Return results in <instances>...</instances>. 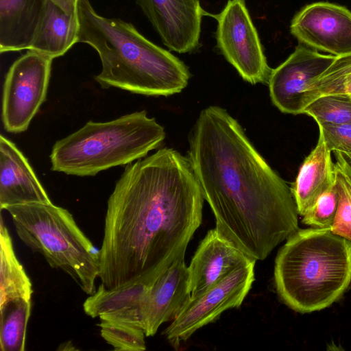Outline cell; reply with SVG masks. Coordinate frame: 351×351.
<instances>
[{"label":"cell","instance_id":"6da1fadb","mask_svg":"<svg viewBox=\"0 0 351 351\" xmlns=\"http://www.w3.org/2000/svg\"><path fill=\"white\" fill-rule=\"evenodd\" d=\"M204 199L189 158L175 149L127 165L107 202L101 284L152 285L184 258L202 223Z\"/></svg>","mask_w":351,"mask_h":351},{"label":"cell","instance_id":"7a4b0ae2","mask_svg":"<svg viewBox=\"0 0 351 351\" xmlns=\"http://www.w3.org/2000/svg\"><path fill=\"white\" fill-rule=\"evenodd\" d=\"M189 160L215 228L250 258L265 259L298 229L291 189L225 109H203L189 136Z\"/></svg>","mask_w":351,"mask_h":351},{"label":"cell","instance_id":"3957f363","mask_svg":"<svg viewBox=\"0 0 351 351\" xmlns=\"http://www.w3.org/2000/svg\"><path fill=\"white\" fill-rule=\"evenodd\" d=\"M78 43L90 45L100 58L94 77L102 88L169 96L181 92L190 73L182 61L144 37L130 23L99 15L89 0H79Z\"/></svg>","mask_w":351,"mask_h":351},{"label":"cell","instance_id":"277c9868","mask_svg":"<svg viewBox=\"0 0 351 351\" xmlns=\"http://www.w3.org/2000/svg\"><path fill=\"white\" fill-rule=\"evenodd\" d=\"M274 278L280 298L292 310L326 308L351 282V242L330 228L298 229L278 250Z\"/></svg>","mask_w":351,"mask_h":351},{"label":"cell","instance_id":"5b68a950","mask_svg":"<svg viewBox=\"0 0 351 351\" xmlns=\"http://www.w3.org/2000/svg\"><path fill=\"white\" fill-rule=\"evenodd\" d=\"M165 136L163 127L145 110L106 122L89 121L55 143L50 154L51 170L93 176L144 158L158 148Z\"/></svg>","mask_w":351,"mask_h":351},{"label":"cell","instance_id":"8992f818","mask_svg":"<svg viewBox=\"0 0 351 351\" xmlns=\"http://www.w3.org/2000/svg\"><path fill=\"white\" fill-rule=\"evenodd\" d=\"M16 232L31 250L69 275L86 294L96 291L99 250L93 245L66 209L49 203L7 206Z\"/></svg>","mask_w":351,"mask_h":351},{"label":"cell","instance_id":"52a82bcc","mask_svg":"<svg viewBox=\"0 0 351 351\" xmlns=\"http://www.w3.org/2000/svg\"><path fill=\"white\" fill-rule=\"evenodd\" d=\"M255 260L231 271L199 295L191 297L164 334L176 349L225 311L239 307L255 280Z\"/></svg>","mask_w":351,"mask_h":351},{"label":"cell","instance_id":"ba28073f","mask_svg":"<svg viewBox=\"0 0 351 351\" xmlns=\"http://www.w3.org/2000/svg\"><path fill=\"white\" fill-rule=\"evenodd\" d=\"M53 59L28 50L10 67L3 84L2 121L11 133L25 131L45 101Z\"/></svg>","mask_w":351,"mask_h":351},{"label":"cell","instance_id":"9c48e42d","mask_svg":"<svg viewBox=\"0 0 351 351\" xmlns=\"http://www.w3.org/2000/svg\"><path fill=\"white\" fill-rule=\"evenodd\" d=\"M217 45L242 78L252 84L268 83L271 70L245 0H228L217 14Z\"/></svg>","mask_w":351,"mask_h":351},{"label":"cell","instance_id":"30bf717a","mask_svg":"<svg viewBox=\"0 0 351 351\" xmlns=\"http://www.w3.org/2000/svg\"><path fill=\"white\" fill-rule=\"evenodd\" d=\"M335 58L298 46L284 62L271 70L268 84L273 104L284 113L303 114L311 83Z\"/></svg>","mask_w":351,"mask_h":351},{"label":"cell","instance_id":"8fae6325","mask_svg":"<svg viewBox=\"0 0 351 351\" xmlns=\"http://www.w3.org/2000/svg\"><path fill=\"white\" fill-rule=\"evenodd\" d=\"M291 33L302 43L339 56L351 53V12L328 2L302 9L293 19Z\"/></svg>","mask_w":351,"mask_h":351},{"label":"cell","instance_id":"7c38bea8","mask_svg":"<svg viewBox=\"0 0 351 351\" xmlns=\"http://www.w3.org/2000/svg\"><path fill=\"white\" fill-rule=\"evenodd\" d=\"M163 44L178 53L199 45L202 16L208 15L199 0H136Z\"/></svg>","mask_w":351,"mask_h":351},{"label":"cell","instance_id":"4fadbf2b","mask_svg":"<svg viewBox=\"0 0 351 351\" xmlns=\"http://www.w3.org/2000/svg\"><path fill=\"white\" fill-rule=\"evenodd\" d=\"M190 298L189 270L182 258L148 287L142 308L145 336H154L162 324L173 321Z\"/></svg>","mask_w":351,"mask_h":351},{"label":"cell","instance_id":"5bb4252c","mask_svg":"<svg viewBox=\"0 0 351 351\" xmlns=\"http://www.w3.org/2000/svg\"><path fill=\"white\" fill-rule=\"evenodd\" d=\"M252 259L215 228L202 240L188 267L191 297H195ZM256 261V260H255Z\"/></svg>","mask_w":351,"mask_h":351},{"label":"cell","instance_id":"9a60e30c","mask_svg":"<svg viewBox=\"0 0 351 351\" xmlns=\"http://www.w3.org/2000/svg\"><path fill=\"white\" fill-rule=\"evenodd\" d=\"M51 202L27 159L16 145L0 136V208Z\"/></svg>","mask_w":351,"mask_h":351},{"label":"cell","instance_id":"2e32d148","mask_svg":"<svg viewBox=\"0 0 351 351\" xmlns=\"http://www.w3.org/2000/svg\"><path fill=\"white\" fill-rule=\"evenodd\" d=\"M148 285L136 283L116 289L101 284L84 302V311L93 318L119 322L143 330V304Z\"/></svg>","mask_w":351,"mask_h":351},{"label":"cell","instance_id":"e0dca14e","mask_svg":"<svg viewBox=\"0 0 351 351\" xmlns=\"http://www.w3.org/2000/svg\"><path fill=\"white\" fill-rule=\"evenodd\" d=\"M47 0H0V51L29 49Z\"/></svg>","mask_w":351,"mask_h":351},{"label":"cell","instance_id":"ac0fdd59","mask_svg":"<svg viewBox=\"0 0 351 351\" xmlns=\"http://www.w3.org/2000/svg\"><path fill=\"white\" fill-rule=\"evenodd\" d=\"M335 182L331 151L319 134L315 147L304 159L291 189L298 215H305Z\"/></svg>","mask_w":351,"mask_h":351},{"label":"cell","instance_id":"d6986e66","mask_svg":"<svg viewBox=\"0 0 351 351\" xmlns=\"http://www.w3.org/2000/svg\"><path fill=\"white\" fill-rule=\"evenodd\" d=\"M79 31L77 12H66L51 0H47L29 50L51 59L62 56L78 43Z\"/></svg>","mask_w":351,"mask_h":351},{"label":"cell","instance_id":"ffe728a7","mask_svg":"<svg viewBox=\"0 0 351 351\" xmlns=\"http://www.w3.org/2000/svg\"><path fill=\"white\" fill-rule=\"evenodd\" d=\"M32 282L14 250L3 217L0 222V305L16 298L31 300Z\"/></svg>","mask_w":351,"mask_h":351},{"label":"cell","instance_id":"44dd1931","mask_svg":"<svg viewBox=\"0 0 351 351\" xmlns=\"http://www.w3.org/2000/svg\"><path fill=\"white\" fill-rule=\"evenodd\" d=\"M31 308V300L23 298L11 299L0 305L1 351L25 350Z\"/></svg>","mask_w":351,"mask_h":351},{"label":"cell","instance_id":"7402d4cb","mask_svg":"<svg viewBox=\"0 0 351 351\" xmlns=\"http://www.w3.org/2000/svg\"><path fill=\"white\" fill-rule=\"evenodd\" d=\"M351 95V53L336 56L332 64L311 83L306 106L321 95Z\"/></svg>","mask_w":351,"mask_h":351},{"label":"cell","instance_id":"603a6c76","mask_svg":"<svg viewBox=\"0 0 351 351\" xmlns=\"http://www.w3.org/2000/svg\"><path fill=\"white\" fill-rule=\"evenodd\" d=\"M303 114L313 117L317 125L351 124V95H321L305 107Z\"/></svg>","mask_w":351,"mask_h":351},{"label":"cell","instance_id":"cb8c5ba5","mask_svg":"<svg viewBox=\"0 0 351 351\" xmlns=\"http://www.w3.org/2000/svg\"><path fill=\"white\" fill-rule=\"evenodd\" d=\"M335 163L339 205L331 231L351 242V169L339 157Z\"/></svg>","mask_w":351,"mask_h":351},{"label":"cell","instance_id":"d4e9b609","mask_svg":"<svg viewBox=\"0 0 351 351\" xmlns=\"http://www.w3.org/2000/svg\"><path fill=\"white\" fill-rule=\"evenodd\" d=\"M101 336L117 351H143L145 332L138 328L107 319H100Z\"/></svg>","mask_w":351,"mask_h":351},{"label":"cell","instance_id":"484cf974","mask_svg":"<svg viewBox=\"0 0 351 351\" xmlns=\"http://www.w3.org/2000/svg\"><path fill=\"white\" fill-rule=\"evenodd\" d=\"M338 205L339 192L335 182L302 216V221L312 228H330L335 221Z\"/></svg>","mask_w":351,"mask_h":351},{"label":"cell","instance_id":"4316f807","mask_svg":"<svg viewBox=\"0 0 351 351\" xmlns=\"http://www.w3.org/2000/svg\"><path fill=\"white\" fill-rule=\"evenodd\" d=\"M321 134L331 152L351 154V124H319Z\"/></svg>","mask_w":351,"mask_h":351},{"label":"cell","instance_id":"83f0119b","mask_svg":"<svg viewBox=\"0 0 351 351\" xmlns=\"http://www.w3.org/2000/svg\"><path fill=\"white\" fill-rule=\"evenodd\" d=\"M64 11L77 13L79 0H51Z\"/></svg>","mask_w":351,"mask_h":351},{"label":"cell","instance_id":"f1b7e54d","mask_svg":"<svg viewBox=\"0 0 351 351\" xmlns=\"http://www.w3.org/2000/svg\"><path fill=\"white\" fill-rule=\"evenodd\" d=\"M336 156L342 159L351 169V154H345L339 152H334Z\"/></svg>","mask_w":351,"mask_h":351},{"label":"cell","instance_id":"f546056e","mask_svg":"<svg viewBox=\"0 0 351 351\" xmlns=\"http://www.w3.org/2000/svg\"><path fill=\"white\" fill-rule=\"evenodd\" d=\"M58 350H76V348L74 347L72 342L69 341L64 342V343L60 345Z\"/></svg>","mask_w":351,"mask_h":351}]
</instances>
